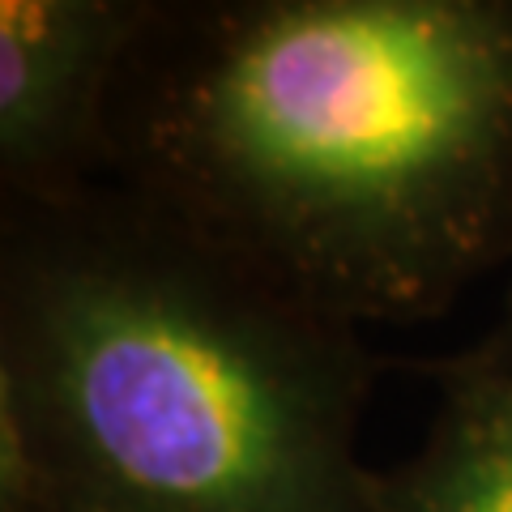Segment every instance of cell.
Here are the masks:
<instances>
[{
  "instance_id": "6da1fadb",
  "label": "cell",
  "mask_w": 512,
  "mask_h": 512,
  "mask_svg": "<svg viewBox=\"0 0 512 512\" xmlns=\"http://www.w3.org/2000/svg\"><path fill=\"white\" fill-rule=\"evenodd\" d=\"M512 116V39L431 0L295 5L205 90L218 158L278 214L380 235L483 171Z\"/></svg>"
},
{
  "instance_id": "7a4b0ae2",
  "label": "cell",
  "mask_w": 512,
  "mask_h": 512,
  "mask_svg": "<svg viewBox=\"0 0 512 512\" xmlns=\"http://www.w3.org/2000/svg\"><path fill=\"white\" fill-rule=\"evenodd\" d=\"M47 389L133 512H325L312 402L252 338L180 291L77 278L43 320Z\"/></svg>"
},
{
  "instance_id": "3957f363",
  "label": "cell",
  "mask_w": 512,
  "mask_h": 512,
  "mask_svg": "<svg viewBox=\"0 0 512 512\" xmlns=\"http://www.w3.org/2000/svg\"><path fill=\"white\" fill-rule=\"evenodd\" d=\"M99 47L103 13L86 5H0V141L13 158L43 150L69 124Z\"/></svg>"
},
{
  "instance_id": "277c9868",
  "label": "cell",
  "mask_w": 512,
  "mask_h": 512,
  "mask_svg": "<svg viewBox=\"0 0 512 512\" xmlns=\"http://www.w3.org/2000/svg\"><path fill=\"white\" fill-rule=\"evenodd\" d=\"M402 512H512V389L461 410L402 491Z\"/></svg>"
}]
</instances>
